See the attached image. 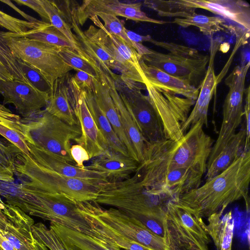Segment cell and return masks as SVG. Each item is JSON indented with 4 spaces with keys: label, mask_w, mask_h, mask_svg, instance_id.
<instances>
[{
    "label": "cell",
    "mask_w": 250,
    "mask_h": 250,
    "mask_svg": "<svg viewBox=\"0 0 250 250\" xmlns=\"http://www.w3.org/2000/svg\"><path fill=\"white\" fill-rule=\"evenodd\" d=\"M99 28L96 32L104 48L114 59L116 70L121 73L122 78L145 84L146 80L139 64L141 57L136 50L116 35L107 32L103 28L99 17L90 18Z\"/></svg>",
    "instance_id": "cell-13"
},
{
    "label": "cell",
    "mask_w": 250,
    "mask_h": 250,
    "mask_svg": "<svg viewBox=\"0 0 250 250\" xmlns=\"http://www.w3.org/2000/svg\"><path fill=\"white\" fill-rule=\"evenodd\" d=\"M5 38L14 56L39 72L51 87L73 69L59 55L60 47L24 37Z\"/></svg>",
    "instance_id": "cell-8"
},
{
    "label": "cell",
    "mask_w": 250,
    "mask_h": 250,
    "mask_svg": "<svg viewBox=\"0 0 250 250\" xmlns=\"http://www.w3.org/2000/svg\"><path fill=\"white\" fill-rule=\"evenodd\" d=\"M70 152L75 165L79 167L84 168L83 163L90 159L85 149L80 145L76 144L71 146Z\"/></svg>",
    "instance_id": "cell-45"
},
{
    "label": "cell",
    "mask_w": 250,
    "mask_h": 250,
    "mask_svg": "<svg viewBox=\"0 0 250 250\" xmlns=\"http://www.w3.org/2000/svg\"><path fill=\"white\" fill-rule=\"evenodd\" d=\"M6 204L4 203L0 197V219L6 223V218L4 214V209L5 208Z\"/></svg>",
    "instance_id": "cell-51"
},
{
    "label": "cell",
    "mask_w": 250,
    "mask_h": 250,
    "mask_svg": "<svg viewBox=\"0 0 250 250\" xmlns=\"http://www.w3.org/2000/svg\"><path fill=\"white\" fill-rule=\"evenodd\" d=\"M0 247L3 250H16L10 242L0 231Z\"/></svg>",
    "instance_id": "cell-49"
},
{
    "label": "cell",
    "mask_w": 250,
    "mask_h": 250,
    "mask_svg": "<svg viewBox=\"0 0 250 250\" xmlns=\"http://www.w3.org/2000/svg\"><path fill=\"white\" fill-rule=\"evenodd\" d=\"M21 152L15 145L0 138V170L13 178L17 156Z\"/></svg>",
    "instance_id": "cell-40"
},
{
    "label": "cell",
    "mask_w": 250,
    "mask_h": 250,
    "mask_svg": "<svg viewBox=\"0 0 250 250\" xmlns=\"http://www.w3.org/2000/svg\"><path fill=\"white\" fill-rule=\"evenodd\" d=\"M94 93L99 105L115 132L125 146L129 156L139 163L132 144L121 123L118 113L109 93V87L106 84L96 79L94 81Z\"/></svg>",
    "instance_id": "cell-25"
},
{
    "label": "cell",
    "mask_w": 250,
    "mask_h": 250,
    "mask_svg": "<svg viewBox=\"0 0 250 250\" xmlns=\"http://www.w3.org/2000/svg\"><path fill=\"white\" fill-rule=\"evenodd\" d=\"M142 2L120 1L118 0H86L75 8V16L79 25H83L90 17L99 13L121 16L136 22L163 24L166 21L149 17L141 7Z\"/></svg>",
    "instance_id": "cell-15"
},
{
    "label": "cell",
    "mask_w": 250,
    "mask_h": 250,
    "mask_svg": "<svg viewBox=\"0 0 250 250\" xmlns=\"http://www.w3.org/2000/svg\"><path fill=\"white\" fill-rule=\"evenodd\" d=\"M214 54L209 58L207 70L201 85L199 93L193 108L181 128L184 134L198 121L201 120L204 125H208V113L210 102L218 83L214 68Z\"/></svg>",
    "instance_id": "cell-22"
},
{
    "label": "cell",
    "mask_w": 250,
    "mask_h": 250,
    "mask_svg": "<svg viewBox=\"0 0 250 250\" xmlns=\"http://www.w3.org/2000/svg\"><path fill=\"white\" fill-rule=\"evenodd\" d=\"M65 8V12H63L75 33L82 51L97 71L99 80L111 88L120 75L111 70H116V62L104 48L97 35L96 27L91 25L83 31L76 21L75 7L67 4Z\"/></svg>",
    "instance_id": "cell-10"
},
{
    "label": "cell",
    "mask_w": 250,
    "mask_h": 250,
    "mask_svg": "<svg viewBox=\"0 0 250 250\" xmlns=\"http://www.w3.org/2000/svg\"><path fill=\"white\" fill-rule=\"evenodd\" d=\"M41 2L48 16L50 24L62 33L74 45L77 53L88 61L62 10L53 0H41Z\"/></svg>",
    "instance_id": "cell-30"
},
{
    "label": "cell",
    "mask_w": 250,
    "mask_h": 250,
    "mask_svg": "<svg viewBox=\"0 0 250 250\" xmlns=\"http://www.w3.org/2000/svg\"><path fill=\"white\" fill-rule=\"evenodd\" d=\"M245 129H241L231 138L211 164L207 167L206 181H209L229 167L243 151Z\"/></svg>",
    "instance_id": "cell-28"
},
{
    "label": "cell",
    "mask_w": 250,
    "mask_h": 250,
    "mask_svg": "<svg viewBox=\"0 0 250 250\" xmlns=\"http://www.w3.org/2000/svg\"><path fill=\"white\" fill-rule=\"evenodd\" d=\"M186 6L208 10L250 30V5L243 0H180Z\"/></svg>",
    "instance_id": "cell-19"
},
{
    "label": "cell",
    "mask_w": 250,
    "mask_h": 250,
    "mask_svg": "<svg viewBox=\"0 0 250 250\" xmlns=\"http://www.w3.org/2000/svg\"><path fill=\"white\" fill-rule=\"evenodd\" d=\"M109 93L118 113L124 131L131 142L139 163L143 162L147 141L142 135L136 124L124 105L114 86Z\"/></svg>",
    "instance_id": "cell-26"
},
{
    "label": "cell",
    "mask_w": 250,
    "mask_h": 250,
    "mask_svg": "<svg viewBox=\"0 0 250 250\" xmlns=\"http://www.w3.org/2000/svg\"><path fill=\"white\" fill-rule=\"evenodd\" d=\"M139 64L146 82L156 89L196 101L199 90L186 82L148 65L140 58Z\"/></svg>",
    "instance_id": "cell-21"
},
{
    "label": "cell",
    "mask_w": 250,
    "mask_h": 250,
    "mask_svg": "<svg viewBox=\"0 0 250 250\" xmlns=\"http://www.w3.org/2000/svg\"><path fill=\"white\" fill-rule=\"evenodd\" d=\"M0 117L13 121H20L21 119L19 115L13 113L10 109L0 104Z\"/></svg>",
    "instance_id": "cell-48"
},
{
    "label": "cell",
    "mask_w": 250,
    "mask_h": 250,
    "mask_svg": "<svg viewBox=\"0 0 250 250\" xmlns=\"http://www.w3.org/2000/svg\"><path fill=\"white\" fill-rule=\"evenodd\" d=\"M89 225L93 230L104 237L107 242L116 245L121 249L152 250L105 227L94 224H89Z\"/></svg>",
    "instance_id": "cell-37"
},
{
    "label": "cell",
    "mask_w": 250,
    "mask_h": 250,
    "mask_svg": "<svg viewBox=\"0 0 250 250\" xmlns=\"http://www.w3.org/2000/svg\"><path fill=\"white\" fill-rule=\"evenodd\" d=\"M164 234L168 250H209V236L202 217L177 201L167 204Z\"/></svg>",
    "instance_id": "cell-6"
},
{
    "label": "cell",
    "mask_w": 250,
    "mask_h": 250,
    "mask_svg": "<svg viewBox=\"0 0 250 250\" xmlns=\"http://www.w3.org/2000/svg\"><path fill=\"white\" fill-rule=\"evenodd\" d=\"M95 16L100 17L104 21L103 26L108 33L117 36L125 42L132 46L137 52L141 49L143 43H133L127 37L125 32L124 22L117 17L110 14L99 13Z\"/></svg>",
    "instance_id": "cell-39"
},
{
    "label": "cell",
    "mask_w": 250,
    "mask_h": 250,
    "mask_svg": "<svg viewBox=\"0 0 250 250\" xmlns=\"http://www.w3.org/2000/svg\"><path fill=\"white\" fill-rule=\"evenodd\" d=\"M139 164L129 156L108 149L85 167L104 173L108 182H116L129 178L135 172Z\"/></svg>",
    "instance_id": "cell-20"
},
{
    "label": "cell",
    "mask_w": 250,
    "mask_h": 250,
    "mask_svg": "<svg viewBox=\"0 0 250 250\" xmlns=\"http://www.w3.org/2000/svg\"><path fill=\"white\" fill-rule=\"evenodd\" d=\"M14 189L2 194L8 204L16 206L30 215L86 235L101 237L90 227L83 213L84 203L76 201L62 193L40 190L24 181Z\"/></svg>",
    "instance_id": "cell-4"
},
{
    "label": "cell",
    "mask_w": 250,
    "mask_h": 250,
    "mask_svg": "<svg viewBox=\"0 0 250 250\" xmlns=\"http://www.w3.org/2000/svg\"><path fill=\"white\" fill-rule=\"evenodd\" d=\"M0 250H3L0 247Z\"/></svg>",
    "instance_id": "cell-52"
},
{
    "label": "cell",
    "mask_w": 250,
    "mask_h": 250,
    "mask_svg": "<svg viewBox=\"0 0 250 250\" xmlns=\"http://www.w3.org/2000/svg\"><path fill=\"white\" fill-rule=\"evenodd\" d=\"M0 94L5 104H12L23 118L33 116L46 106L49 96L17 80H0Z\"/></svg>",
    "instance_id": "cell-16"
},
{
    "label": "cell",
    "mask_w": 250,
    "mask_h": 250,
    "mask_svg": "<svg viewBox=\"0 0 250 250\" xmlns=\"http://www.w3.org/2000/svg\"><path fill=\"white\" fill-rule=\"evenodd\" d=\"M49 228L58 235L66 250H121L102 236L86 235L52 222Z\"/></svg>",
    "instance_id": "cell-24"
},
{
    "label": "cell",
    "mask_w": 250,
    "mask_h": 250,
    "mask_svg": "<svg viewBox=\"0 0 250 250\" xmlns=\"http://www.w3.org/2000/svg\"><path fill=\"white\" fill-rule=\"evenodd\" d=\"M14 1L18 4L25 5L32 9L40 15L43 21L50 23L48 16L41 2V0H15Z\"/></svg>",
    "instance_id": "cell-46"
},
{
    "label": "cell",
    "mask_w": 250,
    "mask_h": 250,
    "mask_svg": "<svg viewBox=\"0 0 250 250\" xmlns=\"http://www.w3.org/2000/svg\"><path fill=\"white\" fill-rule=\"evenodd\" d=\"M142 183L152 191L178 200L201 186L202 174L190 168L149 171L139 164L136 169Z\"/></svg>",
    "instance_id": "cell-12"
},
{
    "label": "cell",
    "mask_w": 250,
    "mask_h": 250,
    "mask_svg": "<svg viewBox=\"0 0 250 250\" xmlns=\"http://www.w3.org/2000/svg\"><path fill=\"white\" fill-rule=\"evenodd\" d=\"M125 32L128 39L133 43H142L144 42H151L153 39L150 35H141L125 28Z\"/></svg>",
    "instance_id": "cell-47"
},
{
    "label": "cell",
    "mask_w": 250,
    "mask_h": 250,
    "mask_svg": "<svg viewBox=\"0 0 250 250\" xmlns=\"http://www.w3.org/2000/svg\"><path fill=\"white\" fill-rule=\"evenodd\" d=\"M83 92L90 112L98 128L104 136L109 149L125 156H130L125 146L115 132L111 124L99 105L94 91Z\"/></svg>",
    "instance_id": "cell-27"
},
{
    "label": "cell",
    "mask_w": 250,
    "mask_h": 250,
    "mask_svg": "<svg viewBox=\"0 0 250 250\" xmlns=\"http://www.w3.org/2000/svg\"><path fill=\"white\" fill-rule=\"evenodd\" d=\"M50 25V23L42 21L39 22H32L19 19L0 10V26L12 33L23 34Z\"/></svg>",
    "instance_id": "cell-36"
},
{
    "label": "cell",
    "mask_w": 250,
    "mask_h": 250,
    "mask_svg": "<svg viewBox=\"0 0 250 250\" xmlns=\"http://www.w3.org/2000/svg\"><path fill=\"white\" fill-rule=\"evenodd\" d=\"M30 156L37 164L61 175L98 183L107 182L106 176L103 173L82 168L68 163L55 154L29 143Z\"/></svg>",
    "instance_id": "cell-18"
},
{
    "label": "cell",
    "mask_w": 250,
    "mask_h": 250,
    "mask_svg": "<svg viewBox=\"0 0 250 250\" xmlns=\"http://www.w3.org/2000/svg\"><path fill=\"white\" fill-rule=\"evenodd\" d=\"M8 36L12 37H24L60 47H67L74 48L75 50L74 45L68 39L51 24L44 28L30 31L23 34H18L9 32Z\"/></svg>",
    "instance_id": "cell-34"
},
{
    "label": "cell",
    "mask_w": 250,
    "mask_h": 250,
    "mask_svg": "<svg viewBox=\"0 0 250 250\" xmlns=\"http://www.w3.org/2000/svg\"><path fill=\"white\" fill-rule=\"evenodd\" d=\"M69 76L68 73L54 82L44 109L69 125H80L71 105Z\"/></svg>",
    "instance_id": "cell-23"
},
{
    "label": "cell",
    "mask_w": 250,
    "mask_h": 250,
    "mask_svg": "<svg viewBox=\"0 0 250 250\" xmlns=\"http://www.w3.org/2000/svg\"><path fill=\"white\" fill-rule=\"evenodd\" d=\"M172 23L183 28L195 26L203 34L209 37L224 30L227 26L226 21L219 16H208L196 13L186 18H176Z\"/></svg>",
    "instance_id": "cell-31"
},
{
    "label": "cell",
    "mask_w": 250,
    "mask_h": 250,
    "mask_svg": "<svg viewBox=\"0 0 250 250\" xmlns=\"http://www.w3.org/2000/svg\"><path fill=\"white\" fill-rule=\"evenodd\" d=\"M245 104L244 105V116L245 119L246 139L243 151L250 150V86H248L245 91Z\"/></svg>",
    "instance_id": "cell-44"
},
{
    "label": "cell",
    "mask_w": 250,
    "mask_h": 250,
    "mask_svg": "<svg viewBox=\"0 0 250 250\" xmlns=\"http://www.w3.org/2000/svg\"><path fill=\"white\" fill-rule=\"evenodd\" d=\"M75 84L82 91H94L95 78L89 74L81 71H76V73L71 77Z\"/></svg>",
    "instance_id": "cell-43"
},
{
    "label": "cell",
    "mask_w": 250,
    "mask_h": 250,
    "mask_svg": "<svg viewBox=\"0 0 250 250\" xmlns=\"http://www.w3.org/2000/svg\"><path fill=\"white\" fill-rule=\"evenodd\" d=\"M0 135L17 146L23 153L30 156L27 143H31L24 124L21 121H13L0 117Z\"/></svg>",
    "instance_id": "cell-32"
},
{
    "label": "cell",
    "mask_w": 250,
    "mask_h": 250,
    "mask_svg": "<svg viewBox=\"0 0 250 250\" xmlns=\"http://www.w3.org/2000/svg\"><path fill=\"white\" fill-rule=\"evenodd\" d=\"M21 121L31 144L75 165L70 154V142L81 135L80 125H69L45 109Z\"/></svg>",
    "instance_id": "cell-7"
},
{
    "label": "cell",
    "mask_w": 250,
    "mask_h": 250,
    "mask_svg": "<svg viewBox=\"0 0 250 250\" xmlns=\"http://www.w3.org/2000/svg\"><path fill=\"white\" fill-rule=\"evenodd\" d=\"M151 43L168 52L164 53L148 48L147 53L141 57L145 63L200 89L209 61L208 55L173 42L153 39Z\"/></svg>",
    "instance_id": "cell-5"
},
{
    "label": "cell",
    "mask_w": 250,
    "mask_h": 250,
    "mask_svg": "<svg viewBox=\"0 0 250 250\" xmlns=\"http://www.w3.org/2000/svg\"><path fill=\"white\" fill-rule=\"evenodd\" d=\"M170 200L173 199L152 191L136 170L126 180L100 183L95 202L125 212L164 238L167 206Z\"/></svg>",
    "instance_id": "cell-1"
},
{
    "label": "cell",
    "mask_w": 250,
    "mask_h": 250,
    "mask_svg": "<svg viewBox=\"0 0 250 250\" xmlns=\"http://www.w3.org/2000/svg\"><path fill=\"white\" fill-rule=\"evenodd\" d=\"M147 96L162 123L166 139L177 140L184 135L181 128L195 101L158 90L147 82Z\"/></svg>",
    "instance_id": "cell-11"
},
{
    "label": "cell",
    "mask_w": 250,
    "mask_h": 250,
    "mask_svg": "<svg viewBox=\"0 0 250 250\" xmlns=\"http://www.w3.org/2000/svg\"><path fill=\"white\" fill-rule=\"evenodd\" d=\"M19 65L29 83L38 90L49 96L51 87L44 77L37 70L20 60Z\"/></svg>",
    "instance_id": "cell-42"
},
{
    "label": "cell",
    "mask_w": 250,
    "mask_h": 250,
    "mask_svg": "<svg viewBox=\"0 0 250 250\" xmlns=\"http://www.w3.org/2000/svg\"><path fill=\"white\" fill-rule=\"evenodd\" d=\"M14 80L6 67L0 62V80L7 81Z\"/></svg>",
    "instance_id": "cell-50"
},
{
    "label": "cell",
    "mask_w": 250,
    "mask_h": 250,
    "mask_svg": "<svg viewBox=\"0 0 250 250\" xmlns=\"http://www.w3.org/2000/svg\"><path fill=\"white\" fill-rule=\"evenodd\" d=\"M71 77L70 75L68 84L71 105L82 131L76 142L85 149L90 159L95 158L109 149L90 112L83 92L78 88Z\"/></svg>",
    "instance_id": "cell-14"
},
{
    "label": "cell",
    "mask_w": 250,
    "mask_h": 250,
    "mask_svg": "<svg viewBox=\"0 0 250 250\" xmlns=\"http://www.w3.org/2000/svg\"><path fill=\"white\" fill-rule=\"evenodd\" d=\"M250 150L243 151L224 171L177 200L201 217L224 212L230 204L249 199Z\"/></svg>",
    "instance_id": "cell-2"
},
{
    "label": "cell",
    "mask_w": 250,
    "mask_h": 250,
    "mask_svg": "<svg viewBox=\"0 0 250 250\" xmlns=\"http://www.w3.org/2000/svg\"><path fill=\"white\" fill-rule=\"evenodd\" d=\"M114 87L126 108L148 142L165 139L161 120L147 95L142 90L145 84L122 78L120 75Z\"/></svg>",
    "instance_id": "cell-9"
},
{
    "label": "cell",
    "mask_w": 250,
    "mask_h": 250,
    "mask_svg": "<svg viewBox=\"0 0 250 250\" xmlns=\"http://www.w3.org/2000/svg\"><path fill=\"white\" fill-rule=\"evenodd\" d=\"M203 126L200 120L177 140L147 142L144 160L139 165L149 171L183 168L204 175L214 141L205 133Z\"/></svg>",
    "instance_id": "cell-3"
},
{
    "label": "cell",
    "mask_w": 250,
    "mask_h": 250,
    "mask_svg": "<svg viewBox=\"0 0 250 250\" xmlns=\"http://www.w3.org/2000/svg\"><path fill=\"white\" fill-rule=\"evenodd\" d=\"M142 3L145 6L155 11L161 17L183 18L196 13V9L185 5L180 0H146Z\"/></svg>",
    "instance_id": "cell-33"
},
{
    "label": "cell",
    "mask_w": 250,
    "mask_h": 250,
    "mask_svg": "<svg viewBox=\"0 0 250 250\" xmlns=\"http://www.w3.org/2000/svg\"><path fill=\"white\" fill-rule=\"evenodd\" d=\"M31 230L35 237L50 250H66L58 235L43 223L34 224Z\"/></svg>",
    "instance_id": "cell-41"
},
{
    "label": "cell",
    "mask_w": 250,
    "mask_h": 250,
    "mask_svg": "<svg viewBox=\"0 0 250 250\" xmlns=\"http://www.w3.org/2000/svg\"><path fill=\"white\" fill-rule=\"evenodd\" d=\"M59 55L73 69L84 72L99 80L98 73L94 67L72 48L60 47Z\"/></svg>",
    "instance_id": "cell-38"
},
{
    "label": "cell",
    "mask_w": 250,
    "mask_h": 250,
    "mask_svg": "<svg viewBox=\"0 0 250 250\" xmlns=\"http://www.w3.org/2000/svg\"><path fill=\"white\" fill-rule=\"evenodd\" d=\"M4 214L6 224L0 231L16 250H48L34 235L31 227L34 221L29 215L18 207L8 204H6Z\"/></svg>",
    "instance_id": "cell-17"
},
{
    "label": "cell",
    "mask_w": 250,
    "mask_h": 250,
    "mask_svg": "<svg viewBox=\"0 0 250 250\" xmlns=\"http://www.w3.org/2000/svg\"><path fill=\"white\" fill-rule=\"evenodd\" d=\"M215 213L208 217L207 231L217 250H231L234 221L231 211Z\"/></svg>",
    "instance_id": "cell-29"
},
{
    "label": "cell",
    "mask_w": 250,
    "mask_h": 250,
    "mask_svg": "<svg viewBox=\"0 0 250 250\" xmlns=\"http://www.w3.org/2000/svg\"><path fill=\"white\" fill-rule=\"evenodd\" d=\"M6 34V32L0 31V62L6 67L14 80L31 85L20 67L19 60L14 56L8 46L5 38Z\"/></svg>",
    "instance_id": "cell-35"
}]
</instances>
